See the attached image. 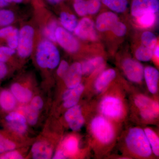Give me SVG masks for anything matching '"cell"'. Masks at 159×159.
<instances>
[{"label": "cell", "instance_id": "d6986e66", "mask_svg": "<svg viewBox=\"0 0 159 159\" xmlns=\"http://www.w3.org/2000/svg\"><path fill=\"white\" fill-rule=\"evenodd\" d=\"M16 104V100L11 91L3 90L0 93V107L6 111H11Z\"/></svg>", "mask_w": 159, "mask_h": 159}, {"label": "cell", "instance_id": "f35d334b", "mask_svg": "<svg viewBox=\"0 0 159 159\" xmlns=\"http://www.w3.org/2000/svg\"><path fill=\"white\" fill-rule=\"evenodd\" d=\"M43 101L41 97L36 96L31 99L29 106L33 109L37 111H39L43 106Z\"/></svg>", "mask_w": 159, "mask_h": 159}, {"label": "cell", "instance_id": "d4e9b609", "mask_svg": "<svg viewBox=\"0 0 159 159\" xmlns=\"http://www.w3.org/2000/svg\"><path fill=\"white\" fill-rule=\"evenodd\" d=\"M141 42L142 45L154 50L157 45V39L155 34L150 31H145L141 35Z\"/></svg>", "mask_w": 159, "mask_h": 159}, {"label": "cell", "instance_id": "ffe728a7", "mask_svg": "<svg viewBox=\"0 0 159 159\" xmlns=\"http://www.w3.org/2000/svg\"><path fill=\"white\" fill-rule=\"evenodd\" d=\"M103 57L98 56L87 60L81 65L83 74L89 75L102 66L104 63Z\"/></svg>", "mask_w": 159, "mask_h": 159}, {"label": "cell", "instance_id": "ba28073f", "mask_svg": "<svg viewBox=\"0 0 159 159\" xmlns=\"http://www.w3.org/2000/svg\"><path fill=\"white\" fill-rule=\"evenodd\" d=\"M122 68L125 76L132 82H141L144 77V69L142 64L136 60L128 58L124 60Z\"/></svg>", "mask_w": 159, "mask_h": 159}, {"label": "cell", "instance_id": "e575fe53", "mask_svg": "<svg viewBox=\"0 0 159 159\" xmlns=\"http://www.w3.org/2000/svg\"><path fill=\"white\" fill-rule=\"evenodd\" d=\"M7 125L11 130L19 134L25 133L28 129L27 123L21 122H8Z\"/></svg>", "mask_w": 159, "mask_h": 159}, {"label": "cell", "instance_id": "7c38bea8", "mask_svg": "<svg viewBox=\"0 0 159 159\" xmlns=\"http://www.w3.org/2000/svg\"><path fill=\"white\" fill-rule=\"evenodd\" d=\"M119 21V17L115 12L105 11L98 16L96 20V29L100 32L111 31L114 25Z\"/></svg>", "mask_w": 159, "mask_h": 159}, {"label": "cell", "instance_id": "5b68a950", "mask_svg": "<svg viewBox=\"0 0 159 159\" xmlns=\"http://www.w3.org/2000/svg\"><path fill=\"white\" fill-rule=\"evenodd\" d=\"M56 42L65 51L74 54L79 51L80 45L78 40L62 27L58 26L55 32Z\"/></svg>", "mask_w": 159, "mask_h": 159}, {"label": "cell", "instance_id": "3957f363", "mask_svg": "<svg viewBox=\"0 0 159 159\" xmlns=\"http://www.w3.org/2000/svg\"><path fill=\"white\" fill-rule=\"evenodd\" d=\"M34 30L30 25H25L19 29L16 53L20 57L26 58L32 54L34 46Z\"/></svg>", "mask_w": 159, "mask_h": 159}, {"label": "cell", "instance_id": "f1b7e54d", "mask_svg": "<svg viewBox=\"0 0 159 159\" xmlns=\"http://www.w3.org/2000/svg\"><path fill=\"white\" fill-rule=\"evenodd\" d=\"M22 111L26 117L27 122L34 125L37 123L39 118V111L31 108L30 106L22 107Z\"/></svg>", "mask_w": 159, "mask_h": 159}, {"label": "cell", "instance_id": "8d00e7d4", "mask_svg": "<svg viewBox=\"0 0 159 159\" xmlns=\"http://www.w3.org/2000/svg\"><path fill=\"white\" fill-rule=\"evenodd\" d=\"M111 31L118 37H123L126 34L127 28L124 23L119 21L114 25Z\"/></svg>", "mask_w": 159, "mask_h": 159}, {"label": "cell", "instance_id": "74e56055", "mask_svg": "<svg viewBox=\"0 0 159 159\" xmlns=\"http://www.w3.org/2000/svg\"><path fill=\"white\" fill-rule=\"evenodd\" d=\"M57 66H58L57 70V76L63 78L70 67L69 63L66 61L62 60L60 62Z\"/></svg>", "mask_w": 159, "mask_h": 159}, {"label": "cell", "instance_id": "8fae6325", "mask_svg": "<svg viewBox=\"0 0 159 159\" xmlns=\"http://www.w3.org/2000/svg\"><path fill=\"white\" fill-rule=\"evenodd\" d=\"M65 119L72 130H79L84 124L82 111L79 105L70 107L65 114Z\"/></svg>", "mask_w": 159, "mask_h": 159}, {"label": "cell", "instance_id": "5bb4252c", "mask_svg": "<svg viewBox=\"0 0 159 159\" xmlns=\"http://www.w3.org/2000/svg\"><path fill=\"white\" fill-rule=\"evenodd\" d=\"M84 90V87L80 84L77 86L66 91L62 97L64 107L69 108L77 105Z\"/></svg>", "mask_w": 159, "mask_h": 159}, {"label": "cell", "instance_id": "9a60e30c", "mask_svg": "<svg viewBox=\"0 0 159 159\" xmlns=\"http://www.w3.org/2000/svg\"><path fill=\"white\" fill-rule=\"evenodd\" d=\"M31 152L32 158L34 159H50L53 154L51 145L43 141L34 143L31 148Z\"/></svg>", "mask_w": 159, "mask_h": 159}, {"label": "cell", "instance_id": "30bf717a", "mask_svg": "<svg viewBox=\"0 0 159 159\" xmlns=\"http://www.w3.org/2000/svg\"><path fill=\"white\" fill-rule=\"evenodd\" d=\"M100 110L104 116L112 118L121 116L122 113V102L118 98L112 97H105L100 104Z\"/></svg>", "mask_w": 159, "mask_h": 159}, {"label": "cell", "instance_id": "4316f807", "mask_svg": "<svg viewBox=\"0 0 159 159\" xmlns=\"http://www.w3.org/2000/svg\"><path fill=\"white\" fill-rule=\"evenodd\" d=\"M153 51L154 50L142 45L137 49L135 52V56L139 61H149L153 57Z\"/></svg>", "mask_w": 159, "mask_h": 159}, {"label": "cell", "instance_id": "7a4b0ae2", "mask_svg": "<svg viewBox=\"0 0 159 159\" xmlns=\"http://www.w3.org/2000/svg\"><path fill=\"white\" fill-rule=\"evenodd\" d=\"M129 149L139 156L147 157L152 154L151 148L145 131L142 129H131L126 138Z\"/></svg>", "mask_w": 159, "mask_h": 159}, {"label": "cell", "instance_id": "277c9868", "mask_svg": "<svg viewBox=\"0 0 159 159\" xmlns=\"http://www.w3.org/2000/svg\"><path fill=\"white\" fill-rule=\"evenodd\" d=\"M91 129L97 140L103 144H108L113 139L114 131L112 126L103 117L94 118L91 123Z\"/></svg>", "mask_w": 159, "mask_h": 159}, {"label": "cell", "instance_id": "60d3db41", "mask_svg": "<svg viewBox=\"0 0 159 159\" xmlns=\"http://www.w3.org/2000/svg\"><path fill=\"white\" fill-rule=\"evenodd\" d=\"M14 28L11 25L0 28V39H6Z\"/></svg>", "mask_w": 159, "mask_h": 159}, {"label": "cell", "instance_id": "ab89813d", "mask_svg": "<svg viewBox=\"0 0 159 159\" xmlns=\"http://www.w3.org/2000/svg\"><path fill=\"white\" fill-rule=\"evenodd\" d=\"M23 156L18 152L14 150L7 152L2 154L0 156V159H21Z\"/></svg>", "mask_w": 159, "mask_h": 159}, {"label": "cell", "instance_id": "83f0119b", "mask_svg": "<svg viewBox=\"0 0 159 159\" xmlns=\"http://www.w3.org/2000/svg\"><path fill=\"white\" fill-rule=\"evenodd\" d=\"M15 18L13 11L8 9H0V28L10 25L14 22Z\"/></svg>", "mask_w": 159, "mask_h": 159}, {"label": "cell", "instance_id": "836d02e7", "mask_svg": "<svg viewBox=\"0 0 159 159\" xmlns=\"http://www.w3.org/2000/svg\"><path fill=\"white\" fill-rule=\"evenodd\" d=\"M16 145L14 142L4 137L0 140V154L15 149Z\"/></svg>", "mask_w": 159, "mask_h": 159}, {"label": "cell", "instance_id": "c3c4849f", "mask_svg": "<svg viewBox=\"0 0 159 159\" xmlns=\"http://www.w3.org/2000/svg\"><path fill=\"white\" fill-rule=\"evenodd\" d=\"M9 5V3H7L5 0H0V9L5 8Z\"/></svg>", "mask_w": 159, "mask_h": 159}, {"label": "cell", "instance_id": "bcb514c9", "mask_svg": "<svg viewBox=\"0 0 159 159\" xmlns=\"http://www.w3.org/2000/svg\"><path fill=\"white\" fill-rule=\"evenodd\" d=\"M10 57L7 56L6 54L1 51L0 49V62L6 63L9 60Z\"/></svg>", "mask_w": 159, "mask_h": 159}, {"label": "cell", "instance_id": "b9f144b4", "mask_svg": "<svg viewBox=\"0 0 159 159\" xmlns=\"http://www.w3.org/2000/svg\"><path fill=\"white\" fill-rule=\"evenodd\" d=\"M0 49L4 54L10 57L14 55L16 52V50L11 48L8 46H1Z\"/></svg>", "mask_w": 159, "mask_h": 159}, {"label": "cell", "instance_id": "6da1fadb", "mask_svg": "<svg viewBox=\"0 0 159 159\" xmlns=\"http://www.w3.org/2000/svg\"><path fill=\"white\" fill-rule=\"evenodd\" d=\"M35 58L41 68L53 70L60 62V54L54 43L43 39L38 45Z\"/></svg>", "mask_w": 159, "mask_h": 159}, {"label": "cell", "instance_id": "ac0fdd59", "mask_svg": "<svg viewBox=\"0 0 159 159\" xmlns=\"http://www.w3.org/2000/svg\"><path fill=\"white\" fill-rule=\"evenodd\" d=\"M116 76V72L113 69H110L103 71L96 80L95 83L96 89L99 92L104 90Z\"/></svg>", "mask_w": 159, "mask_h": 159}, {"label": "cell", "instance_id": "9c48e42d", "mask_svg": "<svg viewBox=\"0 0 159 159\" xmlns=\"http://www.w3.org/2000/svg\"><path fill=\"white\" fill-rule=\"evenodd\" d=\"M131 13L136 18L145 12L157 13L159 10V0H132Z\"/></svg>", "mask_w": 159, "mask_h": 159}, {"label": "cell", "instance_id": "484cf974", "mask_svg": "<svg viewBox=\"0 0 159 159\" xmlns=\"http://www.w3.org/2000/svg\"><path fill=\"white\" fill-rule=\"evenodd\" d=\"M145 133L151 148L152 150L156 156L159 155V139L154 132L150 129H145Z\"/></svg>", "mask_w": 159, "mask_h": 159}, {"label": "cell", "instance_id": "4dcf8cb0", "mask_svg": "<svg viewBox=\"0 0 159 159\" xmlns=\"http://www.w3.org/2000/svg\"><path fill=\"white\" fill-rule=\"evenodd\" d=\"M19 37V29L14 27V29L6 39L7 46L11 48L16 50L18 44Z\"/></svg>", "mask_w": 159, "mask_h": 159}, {"label": "cell", "instance_id": "603a6c76", "mask_svg": "<svg viewBox=\"0 0 159 159\" xmlns=\"http://www.w3.org/2000/svg\"><path fill=\"white\" fill-rule=\"evenodd\" d=\"M156 13L152 12H145L136 18L137 24L140 27L145 29L151 28L156 21Z\"/></svg>", "mask_w": 159, "mask_h": 159}, {"label": "cell", "instance_id": "52a82bcc", "mask_svg": "<svg viewBox=\"0 0 159 159\" xmlns=\"http://www.w3.org/2000/svg\"><path fill=\"white\" fill-rule=\"evenodd\" d=\"M135 103L143 119L151 120L158 116L159 104L148 97L142 95L138 96L135 99Z\"/></svg>", "mask_w": 159, "mask_h": 159}, {"label": "cell", "instance_id": "7dc6e473", "mask_svg": "<svg viewBox=\"0 0 159 159\" xmlns=\"http://www.w3.org/2000/svg\"><path fill=\"white\" fill-rule=\"evenodd\" d=\"M7 3L10 4H21L27 2L30 0H5Z\"/></svg>", "mask_w": 159, "mask_h": 159}, {"label": "cell", "instance_id": "7402d4cb", "mask_svg": "<svg viewBox=\"0 0 159 159\" xmlns=\"http://www.w3.org/2000/svg\"><path fill=\"white\" fill-rule=\"evenodd\" d=\"M102 4L116 13L125 12L128 8L129 0H101Z\"/></svg>", "mask_w": 159, "mask_h": 159}, {"label": "cell", "instance_id": "f546056e", "mask_svg": "<svg viewBox=\"0 0 159 159\" xmlns=\"http://www.w3.org/2000/svg\"><path fill=\"white\" fill-rule=\"evenodd\" d=\"M78 141L75 137H70L67 139L64 143L66 153L70 155L76 153L78 149Z\"/></svg>", "mask_w": 159, "mask_h": 159}, {"label": "cell", "instance_id": "f6af8a7d", "mask_svg": "<svg viewBox=\"0 0 159 159\" xmlns=\"http://www.w3.org/2000/svg\"><path fill=\"white\" fill-rule=\"evenodd\" d=\"M45 1L50 5L52 6H58L62 4L66 0H44Z\"/></svg>", "mask_w": 159, "mask_h": 159}, {"label": "cell", "instance_id": "f907efd6", "mask_svg": "<svg viewBox=\"0 0 159 159\" xmlns=\"http://www.w3.org/2000/svg\"><path fill=\"white\" fill-rule=\"evenodd\" d=\"M4 135L2 134H1V133H0V140H1V139H2L3 138H4Z\"/></svg>", "mask_w": 159, "mask_h": 159}, {"label": "cell", "instance_id": "2e32d148", "mask_svg": "<svg viewBox=\"0 0 159 159\" xmlns=\"http://www.w3.org/2000/svg\"><path fill=\"white\" fill-rule=\"evenodd\" d=\"M144 77L149 92L152 94L156 93L159 78L158 70L153 67H147L144 69Z\"/></svg>", "mask_w": 159, "mask_h": 159}, {"label": "cell", "instance_id": "7bdbcfd3", "mask_svg": "<svg viewBox=\"0 0 159 159\" xmlns=\"http://www.w3.org/2000/svg\"><path fill=\"white\" fill-rule=\"evenodd\" d=\"M8 73V68L5 63L0 62V80L3 79Z\"/></svg>", "mask_w": 159, "mask_h": 159}, {"label": "cell", "instance_id": "8992f818", "mask_svg": "<svg viewBox=\"0 0 159 159\" xmlns=\"http://www.w3.org/2000/svg\"><path fill=\"white\" fill-rule=\"evenodd\" d=\"M74 32L77 37L83 40L95 41L98 38L95 24L88 17L83 18L78 22Z\"/></svg>", "mask_w": 159, "mask_h": 159}, {"label": "cell", "instance_id": "d590c367", "mask_svg": "<svg viewBox=\"0 0 159 159\" xmlns=\"http://www.w3.org/2000/svg\"><path fill=\"white\" fill-rule=\"evenodd\" d=\"M6 120L8 122H21L27 123V119L24 114L18 111H11L6 117Z\"/></svg>", "mask_w": 159, "mask_h": 159}, {"label": "cell", "instance_id": "d6a6232c", "mask_svg": "<svg viewBox=\"0 0 159 159\" xmlns=\"http://www.w3.org/2000/svg\"><path fill=\"white\" fill-rule=\"evenodd\" d=\"M88 14H97L101 9L102 4L101 0H86Z\"/></svg>", "mask_w": 159, "mask_h": 159}, {"label": "cell", "instance_id": "cb8c5ba5", "mask_svg": "<svg viewBox=\"0 0 159 159\" xmlns=\"http://www.w3.org/2000/svg\"><path fill=\"white\" fill-rule=\"evenodd\" d=\"M56 20H51L43 29V33L47 39L53 43H56L55 32L58 27Z\"/></svg>", "mask_w": 159, "mask_h": 159}, {"label": "cell", "instance_id": "ee69618b", "mask_svg": "<svg viewBox=\"0 0 159 159\" xmlns=\"http://www.w3.org/2000/svg\"><path fill=\"white\" fill-rule=\"evenodd\" d=\"M68 157L67 154L65 151L62 150H57V152L54 154L53 158L54 159H66Z\"/></svg>", "mask_w": 159, "mask_h": 159}, {"label": "cell", "instance_id": "681fc988", "mask_svg": "<svg viewBox=\"0 0 159 159\" xmlns=\"http://www.w3.org/2000/svg\"><path fill=\"white\" fill-rule=\"evenodd\" d=\"M156 57L157 58H159V47L158 45H157L153 51V55Z\"/></svg>", "mask_w": 159, "mask_h": 159}, {"label": "cell", "instance_id": "4fadbf2b", "mask_svg": "<svg viewBox=\"0 0 159 159\" xmlns=\"http://www.w3.org/2000/svg\"><path fill=\"white\" fill-rule=\"evenodd\" d=\"M83 73L80 63L74 62L69 67L64 77L65 83L68 89L73 88L79 85L81 81Z\"/></svg>", "mask_w": 159, "mask_h": 159}, {"label": "cell", "instance_id": "e0dca14e", "mask_svg": "<svg viewBox=\"0 0 159 159\" xmlns=\"http://www.w3.org/2000/svg\"><path fill=\"white\" fill-rule=\"evenodd\" d=\"M10 91L16 101L21 103H28L32 98V92L17 83L12 84L10 87Z\"/></svg>", "mask_w": 159, "mask_h": 159}, {"label": "cell", "instance_id": "1f68e13d", "mask_svg": "<svg viewBox=\"0 0 159 159\" xmlns=\"http://www.w3.org/2000/svg\"><path fill=\"white\" fill-rule=\"evenodd\" d=\"M73 7L79 16H84L88 14L86 0H73Z\"/></svg>", "mask_w": 159, "mask_h": 159}, {"label": "cell", "instance_id": "44dd1931", "mask_svg": "<svg viewBox=\"0 0 159 159\" xmlns=\"http://www.w3.org/2000/svg\"><path fill=\"white\" fill-rule=\"evenodd\" d=\"M59 21L63 28L70 32H74L78 22L74 15L65 11L61 12Z\"/></svg>", "mask_w": 159, "mask_h": 159}]
</instances>
